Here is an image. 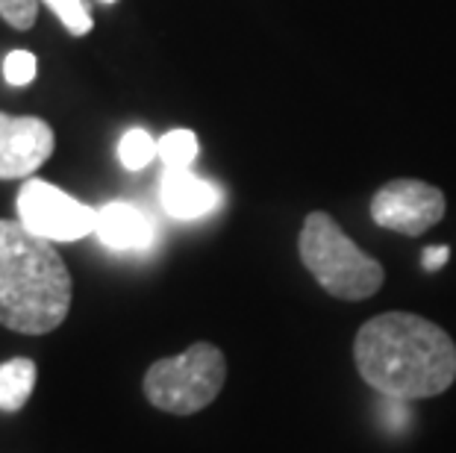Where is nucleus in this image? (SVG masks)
I'll return each mask as SVG.
<instances>
[{
    "instance_id": "obj_1",
    "label": "nucleus",
    "mask_w": 456,
    "mask_h": 453,
    "mask_svg": "<svg viewBox=\"0 0 456 453\" xmlns=\"http://www.w3.org/2000/svg\"><path fill=\"white\" fill-rule=\"evenodd\" d=\"M354 360L359 377L392 400L436 398L456 380L453 339L415 312H383L365 321Z\"/></svg>"
},
{
    "instance_id": "obj_2",
    "label": "nucleus",
    "mask_w": 456,
    "mask_h": 453,
    "mask_svg": "<svg viewBox=\"0 0 456 453\" xmlns=\"http://www.w3.org/2000/svg\"><path fill=\"white\" fill-rule=\"evenodd\" d=\"M74 283L53 242L21 221L0 218V324L6 330L45 336L71 310Z\"/></svg>"
},
{
    "instance_id": "obj_3",
    "label": "nucleus",
    "mask_w": 456,
    "mask_h": 453,
    "mask_svg": "<svg viewBox=\"0 0 456 453\" xmlns=\"http://www.w3.org/2000/svg\"><path fill=\"white\" fill-rule=\"evenodd\" d=\"M297 254L318 286L338 301H365L380 292L386 271L327 212H309L300 227Z\"/></svg>"
},
{
    "instance_id": "obj_4",
    "label": "nucleus",
    "mask_w": 456,
    "mask_h": 453,
    "mask_svg": "<svg viewBox=\"0 0 456 453\" xmlns=\"http://www.w3.org/2000/svg\"><path fill=\"white\" fill-rule=\"evenodd\" d=\"M227 380V360L221 348L195 342L177 356L153 362L144 374V394L157 409L171 416H195L218 398Z\"/></svg>"
},
{
    "instance_id": "obj_5",
    "label": "nucleus",
    "mask_w": 456,
    "mask_h": 453,
    "mask_svg": "<svg viewBox=\"0 0 456 453\" xmlns=\"http://www.w3.org/2000/svg\"><path fill=\"white\" fill-rule=\"evenodd\" d=\"M18 221L47 242H77L98 230V209L47 180L27 177L18 191Z\"/></svg>"
},
{
    "instance_id": "obj_6",
    "label": "nucleus",
    "mask_w": 456,
    "mask_h": 453,
    "mask_svg": "<svg viewBox=\"0 0 456 453\" xmlns=\"http://www.w3.org/2000/svg\"><path fill=\"white\" fill-rule=\"evenodd\" d=\"M442 189L424 180H392L371 198V218L377 227L401 236H421L444 218Z\"/></svg>"
},
{
    "instance_id": "obj_7",
    "label": "nucleus",
    "mask_w": 456,
    "mask_h": 453,
    "mask_svg": "<svg viewBox=\"0 0 456 453\" xmlns=\"http://www.w3.org/2000/svg\"><path fill=\"white\" fill-rule=\"evenodd\" d=\"M53 127L36 115L0 112V180H27L51 159Z\"/></svg>"
},
{
    "instance_id": "obj_8",
    "label": "nucleus",
    "mask_w": 456,
    "mask_h": 453,
    "mask_svg": "<svg viewBox=\"0 0 456 453\" xmlns=\"http://www.w3.org/2000/svg\"><path fill=\"white\" fill-rule=\"evenodd\" d=\"M159 200L171 218L195 221L209 215L221 204V191L189 168H165Z\"/></svg>"
},
{
    "instance_id": "obj_9",
    "label": "nucleus",
    "mask_w": 456,
    "mask_h": 453,
    "mask_svg": "<svg viewBox=\"0 0 456 453\" xmlns=\"http://www.w3.org/2000/svg\"><path fill=\"white\" fill-rule=\"evenodd\" d=\"M153 227L151 215L127 204V200H112L103 209H98V230L94 236L112 250H144L153 245Z\"/></svg>"
},
{
    "instance_id": "obj_10",
    "label": "nucleus",
    "mask_w": 456,
    "mask_h": 453,
    "mask_svg": "<svg viewBox=\"0 0 456 453\" xmlns=\"http://www.w3.org/2000/svg\"><path fill=\"white\" fill-rule=\"evenodd\" d=\"M36 362L15 356L0 365V412H18L36 389Z\"/></svg>"
},
{
    "instance_id": "obj_11",
    "label": "nucleus",
    "mask_w": 456,
    "mask_h": 453,
    "mask_svg": "<svg viewBox=\"0 0 456 453\" xmlns=\"http://www.w3.org/2000/svg\"><path fill=\"white\" fill-rule=\"evenodd\" d=\"M157 157H159V144H157V139H153L148 130L133 127V130H127V133L121 136L118 159H121V166L127 168V171H142V168H148Z\"/></svg>"
},
{
    "instance_id": "obj_12",
    "label": "nucleus",
    "mask_w": 456,
    "mask_h": 453,
    "mask_svg": "<svg viewBox=\"0 0 456 453\" xmlns=\"http://www.w3.org/2000/svg\"><path fill=\"white\" fill-rule=\"evenodd\" d=\"M157 144H159V159L165 162V168H189L200 153L198 136L183 127L168 130Z\"/></svg>"
},
{
    "instance_id": "obj_13",
    "label": "nucleus",
    "mask_w": 456,
    "mask_h": 453,
    "mask_svg": "<svg viewBox=\"0 0 456 453\" xmlns=\"http://www.w3.org/2000/svg\"><path fill=\"white\" fill-rule=\"evenodd\" d=\"M42 4L60 18L62 27L71 36H89L92 33L94 18H92L89 0H42Z\"/></svg>"
},
{
    "instance_id": "obj_14",
    "label": "nucleus",
    "mask_w": 456,
    "mask_h": 453,
    "mask_svg": "<svg viewBox=\"0 0 456 453\" xmlns=\"http://www.w3.org/2000/svg\"><path fill=\"white\" fill-rule=\"evenodd\" d=\"M38 74V60L36 53L30 51H12L6 53L4 60V80L9 85H15V89H24V85H30Z\"/></svg>"
},
{
    "instance_id": "obj_15",
    "label": "nucleus",
    "mask_w": 456,
    "mask_h": 453,
    "mask_svg": "<svg viewBox=\"0 0 456 453\" xmlns=\"http://www.w3.org/2000/svg\"><path fill=\"white\" fill-rule=\"evenodd\" d=\"M38 4L42 0H0V18L12 27V30H33L38 18Z\"/></svg>"
},
{
    "instance_id": "obj_16",
    "label": "nucleus",
    "mask_w": 456,
    "mask_h": 453,
    "mask_svg": "<svg viewBox=\"0 0 456 453\" xmlns=\"http://www.w3.org/2000/svg\"><path fill=\"white\" fill-rule=\"evenodd\" d=\"M448 256H451V247L448 245H442V247H427L424 250V268L427 271H439V268L448 263Z\"/></svg>"
},
{
    "instance_id": "obj_17",
    "label": "nucleus",
    "mask_w": 456,
    "mask_h": 453,
    "mask_svg": "<svg viewBox=\"0 0 456 453\" xmlns=\"http://www.w3.org/2000/svg\"><path fill=\"white\" fill-rule=\"evenodd\" d=\"M101 4H115V0H101Z\"/></svg>"
}]
</instances>
